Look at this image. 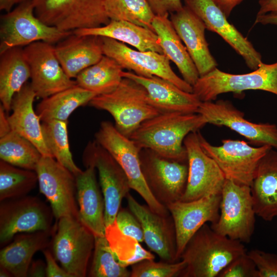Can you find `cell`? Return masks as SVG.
I'll return each instance as SVG.
<instances>
[{
  "instance_id": "cell-16",
  "label": "cell",
  "mask_w": 277,
  "mask_h": 277,
  "mask_svg": "<svg viewBox=\"0 0 277 277\" xmlns=\"http://www.w3.org/2000/svg\"><path fill=\"white\" fill-rule=\"evenodd\" d=\"M187 153L188 174L186 187L180 201L188 202L204 196L221 194L225 176L216 162L202 149L197 131L184 141Z\"/></svg>"
},
{
  "instance_id": "cell-11",
  "label": "cell",
  "mask_w": 277,
  "mask_h": 277,
  "mask_svg": "<svg viewBox=\"0 0 277 277\" xmlns=\"http://www.w3.org/2000/svg\"><path fill=\"white\" fill-rule=\"evenodd\" d=\"M200 145L224 173L226 179L250 187L261 159L271 147H252L244 141L226 139L220 146L209 143L199 130Z\"/></svg>"
},
{
  "instance_id": "cell-38",
  "label": "cell",
  "mask_w": 277,
  "mask_h": 277,
  "mask_svg": "<svg viewBox=\"0 0 277 277\" xmlns=\"http://www.w3.org/2000/svg\"><path fill=\"white\" fill-rule=\"evenodd\" d=\"M131 272L119 263L106 236H95L93 256L88 276L130 277Z\"/></svg>"
},
{
  "instance_id": "cell-19",
  "label": "cell",
  "mask_w": 277,
  "mask_h": 277,
  "mask_svg": "<svg viewBox=\"0 0 277 277\" xmlns=\"http://www.w3.org/2000/svg\"><path fill=\"white\" fill-rule=\"evenodd\" d=\"M221 194L204 196L184 202L178 201L166 206L173 220L177 260L188 241L207 222L215 223L220 216Z\"/></svg>"
},
{
  "instance_id": "cell-30",
  "label": "cell",
  "mask_w": 277,
  "mask_h": 277,
  "mask_svg": "<svg viewBox=\"0 0 277 277\" xmlns=\"http://www.w3.org/2000/svg\"><path fill=\"white\" fill-rule=\"evenodd\" d=\"M168 16L155 15L152 23L153 30L158 36L163 54L176 66L183 80L193 86L200 75Z\"/></svg>"
},
{
  "instance_id": "cell-23",
  "label": "cell",
  "mask_w": 277,
  "mask_h": 277,
  "mask_svg": "<svg viewBox=\"0 0 277 277\" xmlns=\"http://www.w3.org/2000/svg\"><path fill=\"white\" fill-rule=\"evenodd\" d=\"M170 19L184 43L200 76L217 68L205 37L206 26L203 21L187 7L171 13Z\"/></svg>"
},
{
  "instance_id": "cell-2",
  "label": "cell",
  "mask_w": 277,
  "mask_h": 277,
  "mask_svg": "<svg viewBox=\"0 0 277 277\" xmlns=\"http://www.w3.org/2000/svg\"><path fill=\"white\" fill-rule=\"evenodd\" d=\"M246 252L242 242L217 233L206 223L190 239L181 255L186 266L180 276H218L231 261Z\"/></svg>"
},
{
  "instance_id": "cell-6",
  "label": "cell",
  "mask_w": 277,
  "mask_h": 277,
  "mask_svg": "<svg viewBox=\"0 0 277 277\" xmlns=\"http://www.w3.org/2000/svg\"><path fill=\"white\" fill-rule=\"evenodd\" d=\"M73 31L49 26L35 14L31 0H26L1 16L0 54L36 42L57 44Z\"/></svg>"
},
{
  "instance_id": "cell-25",
  "label": "cell",
  "mask_w": 277,
  "mask_h": 277,
  "mask_svg": "<svg viewBox=\"0 0 277 277\" xmlns=\"http://www.w3.org/2000/svg\"><path fill=\"white\" fill-rule=\"evenodd\" d=\"M75 176L79 220L95 236H105V202L92 165Z\"/></svg>"
},
{
  "instance_id": "cell-48",
  "label": "cell",
  "mask_w": 277,
  "mask_h": 277,
  "mask_svg": "<svg viewBox=\"0 0 277 277\" xmlns=\"http://www.w3.org/2000/svg\"><path fill=\"white\" fill-rule=\"evenodd\" d=\"M273 25L277 26V12H271L262 15H256L254 24Z\"/></svg>"
},
{
  "instance_id": "cell-43",
  "label": "cell",
  "mask_w": 277,
  "mask_h": 277,
  "mask_svg": "<svg viewBox=\"0 0 277 277\" xmlns=\"http://www.w3.org/2000/svg\"><path fill=\"white\" fill-rule=\"evenodd\" d=\"M155 15L162 16L180 10L182 0H147Z\"/></svg>"
},
{
  "instance_id": "cell-22",
  "label": "cell",
  "mask_w": 277,
  "mask_h": 277,
  "mask_svg": "<svg viewBox=\"0 0 277 277\" xmlns=\"http://www.w3.org/2000/svg\"><path fill=\"white\" fill-rule=\"evenodd\" d=\"M123 77L142 86L146 91L149 103L160 113H197L202 103L193 92L185 91L170 81L158 76L146 77L124 71Z\"/></svg>"
},
{
  "instance_id": "cell-8",
  "label": "cell",
  "mask_w": 277,
  "mask_h": 277,
  "mask_svg": "<svg viewBox=\"0 0 277 277\" xmlns=\"http://www.w3.org/2000/svg\"><path fill=\"white\" fill-rule=\"evenodd\" d=\"M192 87L193 93L202 102L214 101L223 93H241L248 90H263L277 95V62H262L253 71L242 74L226 73L216 68L200 76Z\"/></svg>"
},
{
  "instance_id": "cell-4",
  "label": "cell",
  "mask_w": 277,
  "mask_h": 277,
  "mask_svg": "<svg viewBox=\"0 0 277 277\" xmlns=\"http://www.w3.org/2000/svg\"><path fill=\"white\" fill-rule=\"evenodd\" d=\"M95 235L79 219L65 216L56 221L50 250L72 277H85L93 253Z\"/></svg>"
},
{
  "instance_id": "cell-5",
  "label": "cell",
  "mask_w": 277,
  "mask_h": 277,
  "mask_svg": "<svg viewBox=\"0 0 277 277\" xmlns=\"http://www.w3.org/2000/svg\"><path fill=\"white\" fill-rule=\"evenodd\" d=\"M95 141L116 160L126 173L131 187L144 200L154 212L162 215L170 213L152 195L141 169L138 148L130 138L120 133L110 122L101 123L94 134Z\"/></svg>"
},
{
  "instance_id": "cell-29",
  "label": "cell",
  "mask_w": 277,
  "mask_h": 277,
  "mask_svg": "<svg viewBox=\"0 0 277 277\" xmlns=\"http://www.w3.org/2000/svg\"><path fill=\"white\" fill-rule=\"evenodd\" d=\"M78 35H95L108 37L127 44L140 51L163 52L154 31L149 28L124 21H110L98 27L75 30Z\"/></svg>"
},
{
  "instance_id": "cell-47",
  "label": "cell",
  "mask_w": 277,
  "mask_h": 277,
  "mask_svg": "<svg viewBox=\"0 0 277 277\" xmlns=\"http://www.w3.org/2000/svg\"><path fill=\"white\" fill-rule=\"evenodd\" d=\"M260 9L257 15L277 12V0H259Z\"/></svg>"
},
{
  "instance_id": "cell-7",
  "label": "cell",
  "mask_w": 277,
  "mask_h": 277,
  "mask_svg": "<svg viewBox=\"0 0 277 277\" xmlns=\"http://www.w3.org/2000/svg\"><path fill=\"white\" fill-rule=\"evenodd\" d=\"M31 1L40 20L63 31L98 27L110 21L105 0Z\"/></svg>"
},
{
  "instance_id": "cell-28",
  "label": "cell",
  "mask_w": 277,
  "mask_h": 277,
  "mask_svg": "<svg viewBox=\"0 0 277 277\" xmlns=\"http://www.w3.org/2000/svg\"><path fill=\"white\" fill-rule=\"evenodd\" d=\"M36 97L30 84H25L13 98L8 119L12 130L30 141L43 156L53 157L44 138L40 118L33 109Z\"/></svg>"
},
{
  "instance_id": "cell-41",
  "label": "cell",
  "mask_w": 277,
  "mask_h": 277,
  "mask_svg": "<svg viewBox=\"0 0 277 277\" xmlns=\"http://www.w3.org/2000/svg\"><path fill=\"white\" fill-rule=\"evenodd\" d=\"M116 224L120 231L139 242H144V236L141 223L129 210L120 208L116 216Z\"/></svg>"
},
{
  "instance_id": "cell-39",
  "label": "cell",
  "mask_w": 277,
  "mask_h": 277,
  "mask_svg": "<svg viewBox=\"0 0 277 277\" xmlns=\"http://www.w3.org/2000/svg\"><path fill=\"white\" fill-rule=\"evenodd\" d=\"M186 266V263L182 260L169 263L146 259L131 265L130 277L180 276Z\"/></svg>"
},
{
  "instance_id": "cell-21",
  "label": "cell",
  "mask_w": 277,
  "mask_h": 277,
  "mask_svg": "<svg viewBox=\"0 0 277 277\" xmlns=\"http://www.w3.org/2000/svg\"><path fill=\"white\" fill-rule=\"evenodd\" d=\"M129 209L135 216L143 228L144 242L161 261L173 263L176 256L175 229L171 214L162 215L147 205L140 204L129 193L126 196Z\"/></svg>"
},
{
  "instance_id": "cell-14",
  "label": "cell",
  "mask_w": 277,
  "mask_h": 277,
  "mask_svg": "<svg viewBox=\"0 0 277 277\" xmlns=\"http://www.w3.org/2000/svg\"><path fill=\"white\" fill-rule=\"evenodd\" d=\"M40 192L50 203L56 221L78 217L75 176L54 157L43 156L35 170Z\"/></svg>"
},
{
  "instance_id": "cell-26",
  "label": "cell",
  "mask_w": 277,
  "mask_h": 277,
  "mask_svg": "<svg viewBox=\"0 0 277 277\" xmlns=\"http://www.w3.org/2000/svg\"><path fill=\"white\" fill-rule=\"evenodd\" d=\"M55 227V224L51 230L16 234L11 243L1 250L0 266L8 270L13 276H27L34 254L50 247Z\"/></svg>"
},
{
  "instance_id": "cell-10",
  "label": "cell",
  "mask_w": 277,
  "mask_h": 277,
  "mask_svg": "<svg viewBox=\"0 0 277 277\" xmlns=\"http://www.w3.org/2000/svg\"><path fill=\"white\" fill-rule=\"evenodd\" d=\"M54 216L50 206L35 196L0 201V245L8 244L20 233L52 230Z\"/></svg>"
},
{
  "instance_id": "cell-33",
  "label": "cell",
  "mask_w": 277,
  "mask_h": 277,
  "mask_svg": "<svg viewBox=\"0 0 277 277\" xmlns=\"http://www.w3.org/2000/svg\"><path fill=\"white\" fill-rule=\"evenodd\" d=\"M123 69L114 59L104 55L96 64L81 72L75 78L77 85L97 95L110 93L121 82Z\"/></svg>"
},
{
  "instance_id": "cell-24",
  "label": "cell",
  "mask_w": 277,
  "mask_h": 277,
  "mask_svg": "<svg viewBox=\"0 0 277 277\" xmlns=\"http://www.w3.org/2000/svg\"><path fill=\"white\" fill-rule=\"evenodd\" d=\"M55 55L71 78L96 64L104 55L102 37L78 35L73 32L54 46Z\"/></svg>"
},
{
  "instance_id": "cell-46",
  "label": "cell",
  "mask_w": 277,
  "mask_h": 277,
  "mask_svg": "<svg viewBox=\"0 0 277 277\" xmlns=\"http://www.w3.org/2000/svg\"><path fill=\"white\" fill-rule=\"evenodd\" d=\"M228 18L233 9L244 0H212Z\"/></svg>"
},
{
  "instance_id": "cell-9",
  "label": "cell",
  "mask_w": 277,
  "mask_h": 277,
  "mask_svg": "<svg viewBox=\"0 0 277 277\" xmlns=\"http://www.w3.org/2000/svg\"><path fill=\"white\" fill-rule=\"evenodd\" d=\"M256 215L249 186L226 179L221 192L220 216L211 224L217 233L248 243L254 231Z\"/></svg>"
},
{
  "instance_id": "cell-12",
  "label": "cell",
  "mask_w": 277,
  "mask_h": 277,
  "mask_svg": "<svg viewBox=\"0 0 277 277\" xmlns=\"http://www.w3.org/2000/svg\"><path fill=\"white\" fill-rule=\"evenodd\" d=\"M140 159L144 178L155 198L165 206L180 201L186 187L188 162L168 159L146 148L141 149Z\"/></svg>"
},
{
  "instance_id": "cell-51",
  "label": "cell",
  "mask_w": 277,
  "mask_h": 277,
  "mask_svg": "<svg viewBox=\"0 0 277 277\" xmlns=\"http://www.w3.org/2000/svg\"><path fill=\"white\" fill-rule=\"evenodd\" d=\"M0 276L10 277L13 276L8 270L3 267L0 266Z\"/></svg>"
},
{
  "instance_id": "cell-32",
  "label": "cell",
  "mask_w": 277,
  "mask_h": 277,
  "mask_svg": "<svg viewBox=\"0 0 277 277\" xmlns=\"http://www.w3.org/2000/svg\"><path fill=\"white\" fill-rule=\"evenodd\" d=\"M96 95L76 85L42 99L35 111L42 122L54 120L68 121L75 110L89 104Z\"/></svg>"
},
{
  "instance_id": "cell-49",
  "label": "cell",
  "mask_w": 277,
  "mask_h": 277,
  "mask_svg": "<svg viewBox=\"0 0 277 277\" xmlns=\"http://www.w3.org/2000/svg\"><path fill=\"white\" fill-rule=\"evenodd\" d=\"M7 112L3 106L0 105V136H2L11 130V127L8 119V116L6 115Z\"/></svg>"
},
{
  "instance_id": "cell-44",
  "label": "cell",
  "mask_w": 277,
  "mask_h": 277,
  "mask_svg": "<svg viewBox=\"0 0 277 277\" xmlns=\"http://www.w3.org/2000/svg\"><path fill=\"white\" fill-rule=\"evenodd\" d=\"M42 251L46 260L47 277H72L68 272L58 266L50 249L46 248Z\"/></svg>"
},
{
  "instance_id": "cell-18",
  "label": "cell",
  "mask_w": 277,
  "mask_h": 277,
  "mask_svg": "<svg viewBox=\"0 0 277 277\" xmlns=\"http://www.w3.org/2000/svg\"><path fill=\"white\" fill-rule=\"evenodd\" d=\"M197 113L206 119L207 124L227 127L253 144L259 146L268 145L277 149V126L247 120L244 113L229 101L202 102Z\"/></svg>"
},
{
  "instance_id": "cell-31",
  "label": "cell",
  "mask_w": 277,
  "mask_h": 277,
  "mask_svg": "<svg viewBox=\"0 0 277 277\" xmlns=\"http://www.w3.org/2000/svg\"><path fill=\"white\" fill-rule=\"evenodd\" d=\"M0 55V100L8 113L14 96L30 78V69L22 47L11 48Z\"/></svg>"
},
{
  "instance_id": "cell-36",
  "label": "cell",
  "mask_w": 277,
  "mask_h": 277,
  "mask_svg": "<svg viewBox=\"0 0 277 277\" xmlns=\"http://www.w3.org/2000/svg\"><path fill=\"white\" fill-rule=\"evenodd\" d=\"M37 183L35 171L0 161V201L28 195Z\"/></svg>"
},
{
  "instance_id": "cell-45",
  "label": "cell",
  "mask_w": 277,
  "mask_h": 277,
  "mask_svg": "<svg viewBox=\"0 0 277 277\" xmlns=\"http://www.w3.org/2000/svg\"><path fill=\"white\" fill-rule=\"evenodd\" d=\"M27 276H46V264L41 260L32 262L28 270Z\"/></svg>"
},
{
  "instance_id": "cell-42",
  "label": "cell",
  "mask_w": 277,
  "mask_h": 277,
  "mask_svg": "<svg viewBox=\"0 0 277 277\" xmlns=\"http://www.w3.org/2000/svg\"><path fill=\"white\" fill-rule=\"evenodd\" d=\"M254 263L257 277H277V255L259 249L247 252Z\"/></svg>"
},
{
  "instance_id": "cell-37",
  "label": "cell",
  "mask_w": 277,
  "mask_h": 277,
  "mask_svg": "<svg viewBox=\"0 0 277 277\" xmlns=\"http://www.w3.org/2000/svg\"><path fill=\"white\" fill-rule=\"evenodd\" d=\"M104 5L110 20L126 21L153 31L155 15L147 0H105Z\"/></svg>"
},
{
  "instance_id": "cell-50",
  "label": "cell",
  "mask_w": 277,
  "mask_h": 277,
  "mask_svg": "<svg viewBox=\"0 0 277 277\" xmlns=\"http://www.w3.org/2000/svg\"><path fill=\"white\" fill-rule=\"evenodd\" d=\"M26 0H0V10L8 12L13 7L24 2Z\"/></svg>"
},
{
  "instance_id": "cell-27",
  "label": "cell",
  "mask_w": 277,
  "mask_h": 277,
  "mask_svg": "<svg viewBox=\"0 0 277 277\" xmlns=\"http://www.w3.org/2000/svg\"><path fill=\"white\" fill-rule=\"evenodd\" d=\"M256 215L271 222L277 217V151L272 148L260 160L250 186Z\"/></svg>"
},
{
  "instance_id": "cell-35",
  "label": "cell",
  "mask_w": 277,
  "mask_h": 277,
  "mask_svg": "<svg viewBox=\"0 0 277 277\" xmlns=\"http://www.w3.org/2000/svg\"><path fill=\"white\" fill-rule=\"evenodd\" d=\"M68 123L56 120L43 122L42 131L45 143L52 156L76 176L82 170L74 163L70 149Z\"/></svg>"
},
{
  "instance_id": "cell-17",
  "label": "cell",
  "mask_w": 277,
  "mask_h": 277,
  "mask_svg": "<svg viewBox=\"0 0 277 277\" xmlns=\"http://www.w3.org/2000/svg\"><path fill=\"white\" fill-rule=\"evenodd\" d=\"M30 69V85L36 96L45 98L76 85L62 67L52 44L36 42L23 48Z\"/></svg>"
},
{
  "instance_id": "cell-20",
  "label": "cell",
  "mask_w": 277,
  "mask_h": 277,
  "mask_svg": "<svg viewBox=\"0 0 277 277\" xmlns=\"http://www.w3.org/2000/svg\"><path fill=\"white\" fill-rule=\"evenodd\" d=\"M187 7L205 24L206 29L215 32L244 59L251 70L263 62L261 54L232 24L212 0H183Z\"/></svg>"
},
{
  "instance_id": "cell-34",
  "label": "cell",
  "mask_w": 277,
  "mask_h": 277,
  "mask_svg": "<svg viewBox=\"0 0 277 277\" xmlns=\"http://www.w3.org/2000/svg\"><path fill=\"white\" fill-rule=\"evenodd\" d=\"M42 155L30 141L11 130L0 136V158L13 166L34 170Z\"/></svg>"
},
{
  "instance_id": "cell-13",
  "label": "cell",
  "mask_w": 277,
  "mask_h": 277,
  "mask_svg": "<svg viewBox=\"0 0 277 277\" xmlns=\"http://www.w3.org/2000/svg\"><path fill=\"white\" fill-rule=\"evenodd\" d=\"M83 161L85 166L92 165L97 170L107 227L115 222L122 200L129 193L131 187L128 177L116 160L95 140L86 146Z\"/></svg>"
},
{
  "instance_id": "cell-3",
  "label": "cell",
  "mask_w": 277,
  "mask_h": 277,
  "mask_svg": "<svg viewBox=\"0 0 277 277\" xmlns=\"http://www.w3.org/2000/svg\"><path fill=\"white\" fill-rule=\"evenodd\" d=\"M89 104L109 112L117 130L128 137L143 122L160 114L149 103L144 88L126 77L113 91L96 95Z\"/></svg>"
},
{
  "instance_id": "cell-1",
  "label": "cell",
  "mask_w": 277,
  "mask_h": 277,
  "mask_svg": "<svg viewBox=\"0 0 277 277\" xmlns=\"http://www.w3.org/2000/svg\"><path fill=\"white\" fill-rule=\"evenodd\" d=\"M207 124L198 113H160L143 122L129 138L141 149H149L168 159L187 163L184 139Z\"/></svg>"
},
{
  "instance_id": "cell-40",
  "label": "cell",
  "mask_w": 277,
  "mask_h": 277,
  "mask_svg": "<svg viewBox=\"0 0 277 277\" xmlns=\"http://www.w3.org/2000/svg\"><path fill=\"white\" fill-rule=\"evenodd\" d=\"M218 276L257 277V269L254 263L246 252L231 261Z\"/></svg>"
},
{
  "instance_id": "cell-15",
  "label": "cell",
  "mask_w": 277,
  "mask_h": 277,
  "mask_svg": "<svg viewBox=\"0 0 277 277\" xmlns=\"http://www.w3.org/2000/svg\"><path fill=\"white\" fill-rule=\"evenodd\" d=\"M104 55L116 61L123 68L146 77L156 76L173 83L182 90L193 92V87L176 75L170 60L163 53L133 49L115 39L102 37Z\"/></svg>"
}]
</instances>
